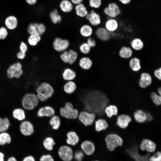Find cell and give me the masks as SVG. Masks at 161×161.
Masks as SVG:
<instances>
[{
    "label": "cell",
    "instance_id": "cell-12",
    "mask_svg": "<svg viewBox=\"0 0 161 161\" xmlns=\"http://www.w3.org/2000/svg\"><path fill=\"white\" fill-rule=\"evenodd\" d=\"M69 44V42L68 40L58 37L55 38L52 42V46L54 49L60 52L66 50Z\"/></svg>",
    "mask_w": 161,
    "mask_h": 161
},
{
    "label": "cell",
    "instance_id": "cell-47",
    "mask_svg": "<svg viewBox=\"0 0 161 161\" xmlns=\"http://www.w3.org/2000/svg\"><path fill=\"white\" fill-rule=\"evenodd\" d=\"M102 0H89V5L92 7L99 8L101 5Z\"/></svg>",
    "mask_w": 161,
    "mask_h": 161
},
{
    "label": "cell",
    "instance_id": "cell-63",
    "mask_svg": "<svg viewBox=\"0 0 161 161\" xmlns=\"http://www.w3.org/2000/svg\"><path fill=\"white\" fill-rule=\"evenodd\" d=\"M98 161V160H95V161Z\"/></svg>",
    "mask_w": 161,
    "mask_h": 161
},
{
    "label": "cell",
    "instance_id": "cell-42",
    "mask_svg": "<svg viewBox=\"0 0 161 161\" xmlns=\"http://www.w3.org/2000/svg\"><path fill=\"white\" fill-rule=\"evenodd\" d=\"M104 112L109 117H112L113 115H116L118 113V109L116 106L114 105H110L106 107Z\"/></svg>",
    "mask_w": 161,
    "mask_h": 161
},
{
    "label": "cell",
    "instance_id": "cell-53",
    "mask_svg": "<svg viewBox=\"0 0 161 161\" xmlns=\"http://www.w3.org/2000/svg\"><path fill=\"white\" fill-rule=\"evenodd\" d=\"M155 77L158 79L160 80L161 79V68L156 69L154 72Z\"/></svg>",
    "mask_w": 161,
    "mask_h": 161
},
{
    "label": "cell",
    "instance_id": "cell-31",
    "mask_svg": "<svg viewBox=\"0 0 161 161\" xmlns=\"http://www.w3.org/2000/svg\"><path fill=\"white\" fill-rule=\"evenodd\" d=\"M80 32L81 35L84 37L88 38L90 37L93 33V30L89 25L85 24L80 28Z\"/></svg>",
    "mask_w": 161,
    "mask_h": 161
},
{
    "label": "cell",
    "instance_id": "cell-23",
    "mask_svg": "<svg viewBox=\"0 0 161 161\" xmlns=\"http://www.w3.org/2000/svg\"><path fill=\"white\" fill-rule=\"evenodd\" d=\"M129 153L130 156L136 161H148V157L149 154L140 156L137 152V148L136 146L133 147L129 149Z\"/></svg>",
    "mask_w": 161,
    "mask_h": 161
},
{
    "label": "cell",
    "instance_id": "cell-64",
    "mask_svg": "<svg viewBox=\"0 0 161 161\" xmlns=\"http://www.w3.org/2000/svg\"></svg>",
    "mask_w": 161,
    "mask_h": 161
},
{
    "label": "cell",
    "instance_id": "cell-25",
    "mask_svg": "<svg viewBox=\"0 0 161 161\" xmlns=\"http://www.w3.org/2000/svg\"><path fill=\"white\" fill-rule=\"evenodd\" d=\"M76 76V72L69 68L65 69L62 73L63 78L67 81L73 80L75 78Z\"/></svg>",
    "mask_w": 161,
    "mask_h": 161
},
{
    "label": "cell",
    "instance_id": "cell-44",
    "mask_svg": "<svg viewBox=\"0 0 161 161\" xmlns=\"http://www.w3.org/2000/svg\"><path fill=\"white\" fill-rule=\"evenodd\" d=\"M91 48L86 42L82 43L79 47L80 51L84 54H89L90 52Z\"/></svg>",
    "mask_w": 161,
    "mask_h": 161
},
{
    "label": "cell",
    "instance_id": "cell-16",
    "mask_svg": "<svg viewBox=\"0 0 161 161\" xmlns=\"http://www.w3.org/2000/svg\"><path fill=\"white\" fill-rule=\"evenodd\" d=\"M80 147L83 152L88 156L92 154L95 149L94 143L91 141L88 140L83 142L81 144Z\"/></svg>",
    "mask_w": 161,
    "mask_h": 161
},
{
    "label": "cell",
    "instance_id": "cell-14",
    "mask_svg": "<svg viewBox=\"0 0 161 161\" xmlns=\"http://www.w3.org/2000/svg\"><path fill=\"white\" fill-rule=\"evenodd\" d=\"M4 24L5 27L8 30H14L18 26V19L16 16L13 15H10L5 19Z\"/></svg>",
    "mask_w": 161,
    "mask_h": 161
},
{
    "label": "cell",
    "instance_id": "cell-1",
    "mask_svg": "<svg viewBox=\"0 0 161 161\" xmlns=\"http://www.w3.org/2000/svg\"><path fill=\"white\" fill-rule=\"evenodd\" d=\"M90 95H91L90 101V111L93 113L103 114L109 103L108 99L105 95L99 92H92Z\"/></svg>",
    "mask_w": 161,
    "mask_h": 161
},
{
    "label": "cell",
    "instance_id": "cell-30",
    "mask_svg": "<svg viewBox=\"0 0 161 161\" xmlns=\"http://www.w3.org/2000/svg\"><path fill=\"white\" fill-rule=\"evenodd\" d=\"M77 86L73 80L67 81L64 84L63 89L64 91L68 94L73 93L76 90Z\"/></svg>",
    "mask_w": 161,
    "mask_h": 161
},
{
    "label": "cell",
    "instance_id": "cell-28",
    "mask_svg": "<svg viewBox=\"0 0 161 161\" xmlns=\"http://www.w3.org/2000/svg\"><path fill=\"white\" fill-rule=\"evenodd\" d=\"M12 141L10 134L7 131L0 133V145H4L10 144Z\"/></svg>",
    "mask_w": 161,
    "mask_h": 161
},
{
    "label": "cell",
    "instance_id": "cell-18",
    "mask_svg": "<svg viewBox=\"0 0 161 161\" xmlns=\"http://www.w3.org/2000/svg\"><path fill=\"white\" fill-rule=\"evenodd\" d=\"M152 81V77L147 72L141 74L139 81V85L141 88H146L151 84Z\"/></svg>",
    "mask_w": 161,
    "mask_h": 161
},
{
    "label": "cell",
    "instance_id": "cell-61",
    "mask_svg": "<svg viewBox=\"0 0 161 161\" xmlns=\"http://www.w3.org/2000/svg\"><path fill=\"white\" fill-rule=\"evenodd\" d=\"M6 161H18L16 158L13 157L12 156L9 157Z\"/></svg>",
    "mask_w": 161,
    "mask_h": 161
},
{
    "label": "cell",
    "instance_id": "cell-39",
    "mask_svg": "<svg viewBox=\"0 0 161 161\" xmlns=\"http://www.w3.org/2000/svg\"><path fill=\"white\" fill-rule=\"evenodd\" d=\"M75 9L77 15L80 17H83L86 16L88 14L86 8L82 3L77 4Z\"/></svg>",
    "mask_w": 161,
    "mask_h": 161
},
{
    "label": "cell",
    "instance_id": "cell-59",
    "mask_svg": "<svg viewBox=\"0 0 161 161\" xmlns=\"http://www.w3.org/2000/svg\"><path fill=\"white\" fill-rule=\"evenodd\" d=\"M83 0H71L72 3L75 4H79L81 3Z\"/></svg>",
    "mask_w": 161,
    "mask_h": 161
},
{
    "label": "cell",
    "instance_id": "cell-54",
    "mask_svg": "<svg viewBox=\"0 0 161 161\" xmlns=\"http://www.w3.org/2000/svg\"><path fill=\"white\" fill-rule=\"evenodd\" d=\"M26 53L19 51L16 54V56L17 58L19 60H23L26 56Z\"/></svg>",
    "mask_w": 161,
    "mask_h": 161
},
{
    "label": "cell",
    "instance_id": "cell-55",
    "mask_svg": "<svg viewBox=\"0 0 161 161\" xmlns=\"http://www.w3.org/2000/svg\"><path fill=\"white\" fill-rule=\"evenodd\" d=\"M22 161H35V160L34 157L31 155H29L25 157Z\"/></svg>",
    "mask_w": 161,
    "mask_h": 161
},
{
    "label": "cell",
    "instance_id": "cell-27",
    "mask_svg": "<svg viewBox=\"0 0 161 161\" xmlns=\"http://www.w3.org/2000/svg\"><path fill=\"white\" fill-rule=\"evenodd\" d=\"M105 27L106 29L109 32H113L117 29L118 23L116 19L111 18L106 21Z\"/></svg>",
    "mask_w": 161,
    "mask_h": 161
},
{
    "label": "cell",
    "instance_id": "cell-51",
    "mask_svg": "<svg viewBox=\"0 0 161 161\" xmlns=\"http://www.w3.org/2000/svg\"><path fill=\"white\" fill-rule=\"evenodd\" d=\"M40 161H54L52 156L50 154L42 155L40 159Z\"/></svg>",
    "mask_w": 161,
    "mask_h": 161
},
{
    "label": "cell",
    "instance_id": "cell-48",
    "mask_svg": "<svg viewBox=\"0 0 161 161\" xmlns=\"http://www.w3.org/2000/svg\"><path fill=\"white\" fill-rule=\"evenodd\" d=\"M148 161H161V154L158 151L154 154L152 156L150 157Z\"/></svg>",
    "mask_w": 161,
    "mask_h": 161
},
{
    "label": "cell",
    "instance_id": "cell-24",
    "mask_svg": "<svg viewBox=\"0 0 161 161\" xmlns=\"http://www.w3.org/2000/svg\"><path fill=\"white\" fill-rule=\"evenodd\" d=\"M66 142L70 145L74 146L77 144L79 140V138L77 134L74 131L68 132L66 135Z\"/></svg>",
    "mask_w": 161,
    "mask_h": 161
},
{
    "label": "cell",
    "instance_id": "cell-38",
    "mask_svg": "<svg viewBox=\"0 0 161 161\" xmlns=\"http://www.w3.org/2000/svg\"><path fill=\"white\" fill-rule=\"evenodd\" d=\"M60 7L61 10L65 13L70 12L73 8L72 3L67 0H62L60 3Z\"/></svg>",
    "mask_w": 161,
    "mask_h": 161
},
{
    "label": "cell",
    "instance_id": "cell-32",
    "mask_svg": "<svg viewBox=\"0 0 161 161\" xmlns=\"http://www.w3.org/2000/svg\"><path fill=\"white\" fill-rule=\"evenodd\" d=\"M108 123L106 120L103 119H99L95 121V129L99 132L106 129L108 127Z\"/></svg>",
    "mask_w": 161,
    "mask_h": 161
},
{
    "label": "cell",
    "instance_id": "cell-62",
    "mask_svg": "<svg viewBox=\"0 0 161 161\" xmlns=\"http://www.w3.org/2000/svg\"><path fill=\"white\" fill-rule=\"evenodd\" d=\"M157 91H158V93H159V94L160 95H161V88L160 87L159 88H158V89Z\"/></svg>",
    "mask_w": 161,
    "mask_h": 161
},
{
    "label": "cell",
    "instance_id": "cell-6",
    "mask_svg": "<svg viewBox=\"0 0 161 161\" xmlns=\"http://www.w3.org/2000/svg\"><path fill=\"white\" fill-rule=\"evenodd\" d=\"M107 148L110 151H114L117 146H121L123 140L120 137L115 134H109L105 139Z\"/></svg>",
    "mask_w": 161,
    "mask_h": 161
},
{
    "label": "cell",
    "instance_id": "cell-60",
    "mask_svg": "<svg viewBox=\"0 0 161 161\" xmlns=\"http://www.w3.org/2000/svg\"><path fill=\"white\" fill-rule=\"evenodd\" d=\"M4 154L2 152L0 151V161H4Z\"/></svg>",
    "mask_w": 161,
    "mask_h": 161
},
{
    "label": "cell",
    "instance_id": "cell-52",
    "mask_svg": "<svg viewBox=\"0 0 161 161\" xmlns=\"http://www.w3.org/2000/svg\"><path fill=\"white\" fill-rule=\"evenodd\" d=\"M86 42L91 48L94 47L96 45L95 40L90 37L88 38Z\"/></svg>",
    "mask_w": 161,
    "mask_h": 161
},
{
    "label": "cell",
    "instance_id": "cell-11",
    "mask_svg": "<svg viewBox=\"0 0 161 161\" xmlns=\"http://www.w3.org/2000/svg\"><path fill=\"white\" fill-rule=\"evenodd\" d=\"M103 12L108 16L112 18H116L121 13L119 6L115 2L109 3L104 8Z\"/></svg>",
    "mask_w": 161,
    "mask_h": 161
},
{
    "label": "cell",
    "instance_id": "cell-10",
    "mask_svg": "<svg viewBox=\"0 0 161 161\" xmlns=\"http://www.w3.org/2000/svg\"><path fill=\"white\" fill-rule=\"evenodd\" d=\"M78 119L84 125L88 126L92 125L95 119V114L91 112L82 111L78 114Z\"/></svg>",
    "mask_w": 161,
    "mask_h": 161
},
{
    "label": "cell",
    "instance_id": "cell-17",
    "mask_svg": "<svg viewBox=\"0 0 161 161\" xmlns=\"http://www.w3.org/2000/svg\"><path fill=\"white\" fill-rule=\"evenodd\" d=\"M12 115L14 119L20 122L25 120L26 117L25 110L20 107L13 109L12 112Z\"/></svg>",
    "mask_w": 161,
    "mask_h": 161
},
{
    "label": "cell",
    "instance_id": "cell-2",
    "mask_svg": "<svg viewBox=\"0 0 161 161\" xmlns=\"http://www.w3.org/2000/svg\"><path fill=\"white\" fill-rule=\"evenodd\" d=\"M36 92L39 101L44 102L52 96L54 91L53 87L49 83L43 82L37 86Z\"/></svg>",
    "mask_w": 161,
    "mask_h": 161
},
{
    "label": "cell",
    "instance_id": "cell-40",
    "mask_svg": "<svg viewBox=\"0 0 161 161\" xmlns=\"http://www.w3.org/2000/svg\"><path fill=\"white\" fill-rule=\"evenodd\" d=\"M131 46L136 51H139L143 48L144 44L141 39L138 38H136L131 41Z\"/></svg>",
    "mask_w": 161,
    "mask_h": 161
},
{
    "label": "cell",
    "instance_id": "cell-15",
    "mask_svg": "<svg viewBox=\"0 0 161 161\" xmlns=\"http://www.w3.org/2000/svg\"><path fill=\"white\" fill-rule=\"evenodd\" d=\"M54 108L50 106H45L40 108L38 110L37 115L40 117H51L55 115Z\"/></svg>",
    "mask_w": 161,
    "mask_h": 161
},
{
    "label": "cell",
    "instance_id": "cell-41",
    "mask_svg": "<svg viewBox=\"0 0 161 161\" xmlns=\"http://www.w3.org/2000/svg\"><path fill=\"white\" fill-rule=\"evenodd\" d=\"M41 40V36L35 35H29L27 39L28 44L32 47L37 45Z\"/></svg>",
    "mask_w": 161,
    "mask_h": 161
},
{
    "label": "cell",
    "instance_id": "cell-56",
    "mask_svg": "<svg viewBox=\"0 0 161 161\" xmlns=\"http://www.w3.org/2000/svg\"><path fill=\"white\" fill-rule=\"evenodd\" d=\"M26 2L29 5H33L35 4L37 2V0H25Z\"/></svg>",
    "mask_w": 161,
    "mask_h": 161
},
{
    "label": "cell",
    "instance_id": "cell-49",
    "mask_svg": "<svg viewBox=\"0 0 161 161\" xmlns=\"http://www.w3.org/2000/svg\"><path fill=\"white\" fill-rule=\"evenodd\" d=\"M84 156L83 152L80 151H77L73 154V157L77 161H81Z\"/></svg>",
    "mask_w": 161,
    "mask_h": 161
},
{
    "label": "cell",
    "instance_id": "cell-20",
    "mask_svg": "<svg viewBox=\"0 0 161 161\" xmlns=\"http://www.w3.org/2000/svg\"><path fill=\"white\" fill-rule=\"evenodd\" d=\"M140 147L142 151L146 150L148 152L151 153L155 151L156 145L153 141L145 139L142 141Z\"/></svg>",
    "mask_w": 161,
    "mask_h": 161
},
{
    "label": "cell",
    "instance_id": "cell-57",
    "mask_svg": "<svg viewBox=\"0 0 161 161\" xmlns=\"http://www.w3.org/2000/svg\"><path fill=\"white\" fill-rule=\"evenodd\" d=\"M121 3L124 5H126L130 3L131 0H118Z\"/></svg>",
    "mask_w": 161,
    "mask_h": 161
},
{
    "label": "cell",
    "instance_id": "cell-26",
    "mask_svg": "<svg viewBox=\"0 0 161 161\" xmlns=\"http://www.w3.org/2000/svg\"><path fill=\"white\" fill-rule=\"evenodd\" d=\"M93 63L91 59L88 57L81 58L79 61V65L80 67L85 70L89 69L92 67Z\"/></svg>",
    "mask_w": 161,
    "mask_h": 161
},
{
    "label": "cell",
    "instance_id": "cell-45",
    "mask_svg": "<svg viewBox=\"0 0 161 161\" xmlns=\"http://www.w3.org/2000/svg\"><path fill=\"white\" fill-rule=\"evenodd\" d=\"M8 30L5 26L0 27V40L5 39L8 36Z\"/></svg>",
    "mask_w": 161,
    "mask_h": 161
},
{
    "label": "cell",
    "instance_id": "cell-21",
    "mask_svg": "<svg viewBox=\"0 0 161 161\" xmlns=\"http://www.w3.org/2000/svg\"><path fill=\"white\" fill-rule=\"evenodd\" d=\"M131 119L128 115L121 114L119 116L117 119V124L120 128L125 129L128 126Z\"/></svg>",
    "mask_w": 161,
    "mask_h": 161
},
{
    "label": "cell",
    "instance_id": "cell-9",
    "mask_svg": "<svg viewBox=\"0 0 161 161\" xmlns=\"http://www.w3.org/2000/svg\"><path fill=\"white\" fill-rule=\"evenodd\" d=\"M78 57L77 52L72 49L64 51L60 55V58L64 62L70 65L73 64L76 61Z\"/></svg>",
    "mask_w": 161,
    "mask_h": 161
},
{
    "label": "cell",
    "instance_id": "cell-58",
    "mask_svg": "<svg viewBox=\"0 0 161 161\" xmlns=\"http://www.w3.org/2000/svg\"><path fill=\"white\" fill-rule=\"evenodd\" d=\"M153 119V117L152 115L149 113H148L146 114V120L148 121H150Z\"/></svg>",
    "mask_w": 161,
    "mask_h": 161
},
{
    "label": "cell",
    "instance_id": "cell-43",
    "mask_svg": "<svg viewBox=\"0 0 161 161\" xmlns=\"http://www.w3.org/2000/svg\"><path fill=\"white\" fill-rule=\"evenodd\" d=\"M50 16L52 22L54 24L59 23L61 21V17L58 14L56 10H55L51 12Z\"/></svg>",
    "mask_w": 161,
    "mask_h": 161
},
{
    "label": "cell",
    "instance_id": "cell-3",
    "mask_svg": "<svg viewBox=\"0 0 161 161\" xmlns=\"http://www.w3.org/2000/svg\"><path fill=\"white\" fill-rule=\"evenodd\" d=\"M39 100L36 94L29 92L23 96L21 101L22 108L25 110L31 111L37 106Z\"/></svg>",
    "mask_w": 161,
    "mask_h": 161
},
{
    "label": "cell",
    "instance_id": "cell-36",
    "mask_svg": "<svg viewBox=\"0 0 161 161\" xmlns=\"http://www.w3.org/2000/svg\"><path fill=\"white\" fill-rule=\"evenodd\" d=\"M134 117L137 122L142 123L146 120V114L142 110H138L134 112Z\"/></svg>",
    "mask_w": 161,
    "mask_h": 161
},
{
    "label": "cell",
    "instance_id": "cell-35",
    "mask_svg": "<svg viewBox=\"0 0 161 161\" xmlns=\"http://www.w3.org/2000/svg\"><path fill=\"white\" fill-rule=\"evenodd\" d=\"M61 121L60 117L56 115L51 117L49 121V124L52 128L55 130L58 129L61 125Z\"/></svg>",
    "mask_w": 161,
    "mask_h": 161
},
{
    "label": "cell",
    "instance_id": "cell-46",
    "mask_svg": "<svg viewBox=\"0 0 161 161\" xmlns=\"http://www.w3.org/2000/svg\"><path fill=\"white\" fill-rule=\"evenodd\" d=\"M151 97L154 103L157 105H160L161 103L160 95H159L154 92L151 94Z\"/></svg>",
    "mask_w": 161,
    "mask_h": 161
},
{
    "label": "cell",
    "instance_id": "cell-34",
    "mask_svg": "<svg viewBox=\"0 0 161 161\" xmlns=\"http://www.w3.org/2000/svg\"><path fill=\"white\" fill-rule=\"evenodd\" d=\"M133 53L131 49L129 47L123 46L120 49L119 55L123 58H128L131 57Z\"/></svg>",
    "mask_w": 161,
    "mask_h": 161
},
{
    "label": "cell",
    "instance_id": "cell-22",
    "mask_svg": "<svg viewBox=\"0 0 161 161\" xmlns=\"http://www.w3.org/2000/svg\"><path fill=\"white\" fill-rule=\"evenodd\" d=\"M95 34L97 38L102 41H108L110 38V32L103 27L98 28L96 31Z\"/></svg>",
    "mask_w": 161,
    "mask_h": 161
},
{
    "label": "cell",
    "instance_id": "cell-5",
    "mask_svg": "<svg viewBox=\"0 0 161 161\" xmlns=\"http://www.w3.org/2000/svg\"><path fill=\"white\" fill-rule=\"evenodd\" d=\"M61 115L68 119H75L78 117V110L74 109L73 104L70 102L66 103L64 106L60 109Z\"/></svg>",
    "mask_w": 161,
    "mask_h": 161
},
{
    "label": "cell",
    "instance_id": "cell-29",
    "mask_svg": "<svg viewBox=\"0 0 161 161\" xmlns=\"http://www.w3.org/2000/svg\"><path fill=\"white\" fill-rule=\"evenodd\" d=\"M10 126L11 123L8 117H0V133L7 131Z\"/></svg>",
    "mask_w": 161,
    "mask_h": 161
},
{
    "label": "cell",
    "instance_id": "cell-19",
    "mask_svg": "<svg viewBox=\"0 0 161 161\" xmlns=\"http://www.w3.org/2000/svg\"><path fill=\"white\" fill-rule=\"evenodd\" d=\"M86 17L92 26H98L101 23V21L100 15L94 10H92L89 13H88Z\"/></svg>",
    "mask_w": 161,
    "mask_h": 161
},
{
    "label": "cell",
    "instance_id": "cell-8",
    "mask_svg": "<svg viewBox=\"0 0 161 161\" xmlns=\"http://www.w3.org/2000/svg\"><path fill=\"white\" fill-rule=\"evenodd\" d=\"M19 129L20 133L25 137L32 135L35 131L34 126L32 123L26 119L21 122Z\"/></svg>",
    "mask_w": 161,
    "mask_h": 161
},
{
    "label": "cell",
    "instance_id": "cell-13",
    "mask_svg": "<svg viewBox=\"0 0 161 161\" xmlns=\"http://www.w3.org/2000/svg\"><path fill=\"white\" fill-rule=\"evenodd\" d=\"M58 153L59 157L63 161H71L73 157V151L67 145L61 146L58 149Z\"/></svg>",
    "mask_w": 161,
    "mask_h": 161
},
{
    "label": "cell",
    "instance_id": "cell-4",
    "mask_svg": "<svg viewBox=\"0 0 161 161\" xmlns=\"http://www.w3.org/2000/svg\"><path fill=\"white\" fill-rule=\"evenodd\" d=\"M22 65L19 62H14L10 65L6 71V75L10 79H19L23 74Z\"/></svg>",
    "mask_w": 161,
    "mask_h": 161
},
{
    "label": "cell",
    "instance_id": "cell-33",
    "mask_svg": "<svg viewBox=\"0 0 161 161\" xmlns=\"http://www.w3.org/2000/svg\"><path fill=\"white\" fill-rule=\"evenodd\" d=\"M129 65L131 69L134 72L138 71L141 68L140 60L137 58H131L129 61Z\"/></svg>",
    "mask_w": 161,
    "mask_h": 161
},
{
    "label": "cell",
    "instance_id": "cell-7",
    "mask_svg": "<svg viewBox=\"0 0 161 161\" xmlns=\"http://www.w3.org/2000/svg\"><path fill=\"white\" fill-rule=\"evenodd\" d=\"M46 27L42 23L32 22L28 26L27 31L29 35H35L41 36L45 32Z\"/></svg>",
    "mask_w": 161,
    "mask_h": 161
},
{
    "label": "cell",
    "instance_id": "cell-37",
    "mask_svg": "<svg viewBox=\"0 0 161 161\" xmlns=\"http://www.w3.org/2000/svg\"><path fill=\"white\" fill-rule=\"evenodd\" d=\"M43 144L46 150L51 151L53 149L55 142L53 138L51 137H47L44 140Z\"/></svg>",
    "mask_w": 161,
    "mask_h": 161
},
{
    "label": "cell",
    "instance_id": "cell-50",
    "mask_svg": "<svg viewBox=\"0 0 161 161\" xmlns=\"http://www.w3.org/2000/svg\"><path fill=\"white\" fill-rule=\"evenodd\" d=\"M19 51L26 53L28 50V47L27 44L23 41H21L19 46Z\"/></svg>",
    "mask_w": 161,
    "mask_h": 161
}]
</instances>
